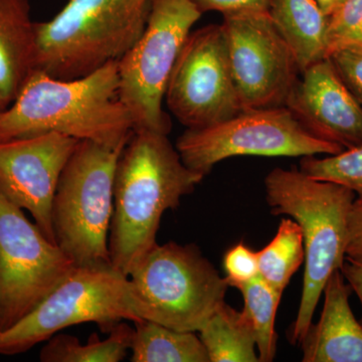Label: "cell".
Listing matches in <instances>:
<instances>
[{"label":"cell","instance_id":"6da1fadb","mask_svg":"<svg viewBox=\"0 0 362 362\" xmlns=\"http://www.w3.org/2000/svg\"><path fill=\"white\" fill-rule=\"evenodd\" d=\"M204 175L183 163L168 134L133 131L117 162L109 233L111 265L129 276L157 245L162 216L180 206Z\"/></svg>","mask_w":362,"mask_h":362},{"label":"cell","instance_id":"7a4b0ae2","mask_svg":"<svg viewBox=\"0 0 362 362\" xmlns=\"http://www.w3.org/2000/svg\"><path fill=\"white\" fill-rule=\"evenodd\" d=\"M133 131L132 117L119 97L118 61L73 80L33 70L0 112V141L57 132L122 148Z\"/></svg>","mask_w":362,"mask_h":362},{"label":"cell","instance_id":"3957f363","mask_svg":"<svg viewBox=\"0 0 362 362\" xmlns=\"http://www.w3.org/2000/svg\"><path fill=\"white\" fill-rule=\"evenodd\" d=\"M265 189L272 214L289 216L303 235V290L289 333L290 342L300 344L328 279L344 264L347 223L356 194L337 183L312 178L303 171L283 168L269 173Z\"/></svg>","mask_w":362,"mask_h":362},{"label":"cell","instance_id":"277c9868","mask_svg":"<svg viewBox=\"0 0 362 362\" xmlns=\"http://www.w3.org/2000/svg\"><path fill=\"white\" fill-rule=\"evenodd\" d=\"M151 0H68L52 20L35 23L33 70L61 80L119 61L144 32Z\"/></svg>","mask_w":362,"mask_h":362},{"label":"cell","instance_id":"5b68a950","mask_svg":"<svg viewBox=\"0 0 362 362\" xmlns=\"http://www.w3.org/2000/svg\"><path fill=\"white\" fill-rule=\"evenodd\" d=\"M141 319L197 332L230 287L194 244H157L128 276Z\"/></svg>","mask_w":362,"mask_h":362},{"label":"cell","instance_id":"8992f818","mask_svg":"<svg viewBox=\"0 0 362 362\" xmlns=\"http://www.w3.org/2000/svg\"><path fill=\"white\" fill-rule=\"evenodd\" d=\"M122 148L82 140L66 164L52 206L56 244L76 266L111 264L114 178Z\"/></svg>","mask_w":362,"mask_h":362},{"label":"cell","instance_id":"52a82bcc","mask_svg":"<svg viewBox=\"0 0 362 362\" xmlns=\"http://www.w3.org/2000/svg\"><path fill=\"white\" fill-rule=\"evenodd\" d=\"M139 320L127 276L111 264L76 266L33 310L0 330V356L25 354L78 324L96 323L109 333L122 321Z\"/></svg>","mask_w":362,"mask_h":362},{"label":"cell","instance_id":"ba28073f","mask_svg":"<svg viewBox=\"0 0 362 362\" xmlns=\"http://www.w3.org/2000/svg\"><path fill=\"white\" fill-rule=\"evenodd\" d=\"M202 13L192 0H151L144 32L118 61L119 97L134 130L169 134L163 100L171 71Z\"/></svg>","mask_w":362,"mask_h":362},{"label":"cell","instance_id":"9c48e42d","mask_svg":"<svg viewBox=\"0 0 362 362\" xmlns=\"http://www.w3.org/2000/svg\"><path fill=\"white\" fill-rule=\"evenodd\" d=\"M175 147L183 163L204 176L230 157L334 156L344 150L314 137L286 106L244 109L209 127L187 129Z\"/></svg>","mask_w":362,"mask_h":362},{"label":"cell","instance_id":"30bf717a","mask_svg":"<svg viewBox=\"0 0 362 362\" xmlns=\"http://www.w3.org/2000/svg\"><path fill=\"white\" fill-rule=\"evenodd\" d=\"M75 267L0 192V330L33 310Z\"/></svg>","mask_w":362,"mask_h":362},{"label":"cell","instance_id":"8fae6325","mask_svg":"<svg viewBox=\"0 0 362 362\" xmlns=\"http://www.w3.org/2000/svg\"><path fill=\"white\" fill-rule=\"evenodd\" d=\"M164 100L187 129L209 127L243 110L223 25H206L189 33L171 71Z\"/></svg>","mask_w":362,"mask_h":362},{"label":"cell","instance_id":"7c38bea8","mask_svg":"<svg viewBox=\"0 0 362 362\" xmlns=\"http://www.w3.org/2000/svg\"><path fill=\"white\" fill-rule=\"evenodd\" d=\"M221 25L243 110L285 106L300 71L270 14H228Z\"/></svg>","mask_w":362,"mask_h":362},{"label":"cell","instance_id":"4fadbf2b","mask_svg":"<svg viewBox=\"0 0 362 362\" xmlns=\"http://www.w3.org/2000/svg\"><path fill=\"white\" fill-rule=\"evenodd\" d=\"M80 140L49 132L0 141V192L32 214L56 244L52 206L62 173Z\"/></svg>","mask_w":362,"mask_h":362},{"label":"cell","instance_id":"5bb4252c","mask_svg":"<svg viewBox=\"0 0 362 362\" xmlns=\"http://www.w3.org/2000/svg\"><path fill=\"white\" fill-rule=\"evenodd\" d=\"M285 106L314 137L344 150L361 146L362 107L329 59L300 73Z\"/></svg>","mask_w":362,"mask_h":362},{"label":"cell","instance_id":"9a60e30c","mask_svg":"<svg viewBox=\"0 0 362 362\" xmlns=\"http://www.w3.org/2000/svg\"><path fill=\"white\" fill-rule=\"evenodd\" d=\"M351 293L341 270L333 272L324 287L320 319L300 342L302 361L362 362V324L350 308Z\"/></svg>","mask_w":362,"mask_h":362},{"label":"cell","instance_id":"2e32d148","mask_svg":"<svg viewBox=\"0 0 362 362\" xmlns=\"http://www.w3.org/2000/svg\"><path fill=\"white\" fill-rule=\"evenodd\" d=\"M35 23L28 0H0V104L6 109L33 71Z\"/></svg>","mask_w":362,"mask_h":362},{"label":"cell","instance_id":"e0dca14e","mask_svg":"<svg viewBox=\"0 0 362 362\" xmlns=\"http://www.w3.org/2000/svg\"><path fill=\"white\" fill-rule=\"evenodd\" d=\"M269 14L300 73L327 58L328 16L315 0H272Z\"/></svg>","mask_w":362,"mask_h":362},{"label":"cell","instance_id":"ac0fdd59","mask_svg":"<svg viewBox=\"0 0 362 362\" xmlns=\"http://www.w3.org/2000/svg\"><path fill=\"white\" fill-rule=\"evenodd\" d=\"M209 362H259L249 317L223 302L197 331Z\"/></svg>","mask_w":362,"mask_h":362},{"label":"cell","instance_id":"d6986e66","mask_svg":"<svg viewBox=\"0 0 362 362\" xmlns=\"http://www.w3.org/2000/svg\"><path fill=\"white\" fill-rule=\"evenodd\" d=\"M134 325L130 345L132 362H209L197 332L173 329L146 319Z\"/></svg>","mask_w":362,"mask_h":362},{"label":"cell","instance_id":"ffe728a7","mask_svg":"<svg viewBox=\"0 0 362 362\" xmlns=\"http://www.w3.org/2000/svg\"><path fill=\"white\" fill-rule=\"evenodd\" d=\"M134 328L127 323L117 324L102 340L96 333L86 344L69 334H54L40 350L42 362H120L130 350Z\"/></svg>","mask_w":362,"mask_h":362},{"label":"cell","instance_id":"44dd1931","mask_svg":"<svg viewBox=\"0 0 362 362\" xmlns=\"http://www.w3.org/2000/svg\"><path fill=\"white\" fill-rule=\"evenodd\" d=\"M259 276L283 295L290 280L305 259L303 235L292 218H284L273 240L257 252Z\"/></svg>","mask_w":362,"mask_h":362},{"label":"cell","instance_id":"7402d4cb","mask_svg":"<svg viewBox=\"0 0 362 362\" xmlns=\"http://www.w3.org/2000/svg\"><path fill=\"white\" fill-rule=\"evenodd\" d=\"M238 289L244 297L245 307L243 310L249 317L256 335L259 361H273L277 351L276 314L282 294L273 289L259 276Z\"/></svg>","mask_w":362,"mask_h":362},{"label":"cell","instance_id":"603a6c76","mask_svg":"<svg viewBox=\"0 0 362 362\" xmlns=\"http://www.w3.org/2000/svg\"><path fill=\"white\" fill-rule=\"evenodd\" d=\"M300 170L315 180L349 188L362 202V145L323 158L302 157Z\"/></svg>","mask_w":362,"mask_h":362},{"label":"cell","instance_id":"cb8c5ba5","mask_svg":"<svg viewBox=\"0 0 362 362\" xmlns=\"http://www.w3.org/2000/svg\"><path fill=\"white\" fill-rule=\"evenodd\" d=\"M362 45V0H344L328 16L327 58L333 52Z\"/></svg>","mask_w":362,"mask_h":362},{"label":"cell","instance_id":"d4e9b609","mask_svg":"<svg viewBox=\"0 0 362 362\" xmlns=\"http://www.w3.org/2000/svg\"><path fill=\"white\" fill-rule=\"evenodd\" d=\"M226 281L230 287L239 288L259 276L258 254L240 242L223 257Z\"/></svg>","mask_w":362,"mask_h":362},{"label":"cell","instance_id":"484cf974","mask_svg":"<svg viewBox=\"0 0 362 362\" xmlns=\"http://www.w3.org/2000/svg\"><path fill=\"white\" fill-rule=\"evenodd\" d=\"M328 59L362 107V45L342 47L333 52Z\"/></svg>","mask_w":362,"mask_h":362},{"label":"cell","instance_id":"4316f807","mask_svg":"<svg viewBox=\"0 0 362 362\" xmlns=\"http://www.w3.org/2000/svg\"><path fill=\"white\" fill-rule=\"evenodd\" d=\"M202 13L218 11L223 16L245 13H269L272 0H192Z\"/></svg>","mask_w":362,"mask_h":362},{"label":"cell","instance_id":"83f0119b","mask_svg":"<svg viewBox=\"0 0 362 362\" xmlns=\"http://www.w3.org/2000/svg\"><path fill=\"white\" fill-rule=\"evenodd\" d=\"M346 258L362 264V202L352 204L347 223Z\"/></svg>","mask_w":362,"mask_h":362},{"label":"cell","instance_id":"f1b7e54d","mask_svg":"<svg viewBox=\"0 0 362 362\" xmlns=\"http://www.w3.org/2000/svg\"><path fill=\"white\" fill-rule=\"evenodd\" d=\"M341 272L346 282L351 286L352 291L356 293L362 308V264L357 263V262L352 261V259H347L345 257ZM359 321L362 324V314Z\"/></svg>","mask_w":362,"mask_h":362},{"label":"cell","instance_id":"f546056e","mask_svg":"<svg viewBox=\"0 0 362 362\" xmlns=\"http://www.w3.org/2000/svg\"><path fill=\"white\" fill-rule=\"evenodd\" d=\"M326 16H330L344 0H315Z\"/></svg>","mask_w":362,"mask_h":362},{"label":"cell","instance_id":"4dcf8cb0","mask_svg":"<svg viewBox=\"0 0 362 362\" xmlns=\"http://www.w3.org/2000/svg\"><path fill=\"white\" fill-rule=\"evenodd\" d=\"M2 110H4V109H2L1 104H0V112H1Z\"/></svg>","mask_w":362,"mask_h":362}]
</instances>
